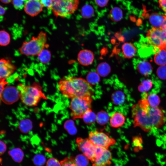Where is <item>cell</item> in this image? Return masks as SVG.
<instances>
[{"label":"cell","instance_id":"6da1fadb","mask_svg":"<svg viewBox=\"0 0 166 166\" xmlns=\"http://www.w3.org/2000/svg\"><path fill=\"white\" fill-rule=\"evenodd\" d=\"M131 113L134 126L139 127L145 132L161 128L166 121L163 110L160 107H151L146 98L142 99L134 105Z\"/></svg>","mask_w":166,"mask_h":166},{"label":"cell","instance_id":"7a4b0ae2","mask_svg":"<svg viewBox=\"0 0 166 166\" xmlns=\"http://www.w3.org/2000/svg\"><path fill=\"white\" fill-rule=\"evenodd\" d=\"M58 87L63 96L71 99L91 97L93 93L91 84L80 77H65L58 82Z\"/></svg>","mask_w":166,"mask_h":166},{"label":"cell","instance_id":"3957f363","mask_svg":"<svg viewBox=\"0 0 166 166\" xmlns=\"http://www.w3.org/2000/svg\"><path fill=\"white\" fill-rule=\"evenodd\" d=\"M17 88L22 102L27 106H36L42 99H47L42 92L41 87L37 82L30 85L20 84Z\"/></svg>","mask_w":166,"mask_h":166},{"label":"cell","instance_id":"277c9868","mask_svg":"<svg viewBox=\"0 0 166 166\" xmlns=\"http://www.w3.org/2000/svg\"><path fill=\"white\" fill-rule=\"evenodd\" d=\"M47 41L46 34L41 31L36 37H33L29 41L23 42L19 51L26 56H38L47 46Z\"/></svg>","mask_w":166,"mask_h":166},{"label":"cell","instance_id":"5b68a950","mask_svg":"<svg viewBox=\"0 0 166 166\" xmlns=\"http://www.w3.org/2000/svg\"><path fill=\"white\" fill-rule=\"evenodd\" d=\"M79 3V0H53L51 9L55 16L66 18L75 12Z\"/></svg>","mask_w":166,"mask_h":166},{"label":"cell","instance_id":"8992f818","mask_svg":"<svg viewBox=\"0 0 166 166\" xmlns=\"http://www.w3.org/2000/svg\"><path fill=\"white\" fill-rule=\"evenodd\" d=\"M91 97H75L71 99L69 105L71 115L73 119L83 118L84 115L92 110Z\"/></svg>","mask_w":166,"mask_h":166},{"label":"cell","instance_id":"52a82bcc","mask_svg":"<svg viewBox=\"0 0 166 166\" xmlns=\"http://www.w3.org/2000/svg\"><path fill=\"white\" fill-rule=\"evenodd\" d=\"M148 42L160 49L166 50V30L152 27L147 31Z\"/></svg>","mask_w":166,"mask_h":166},{"label":"cell","instance_id":"ba28073f","mask_svg":"<svg viewBox=\"0 0 166 166\" xmlns=\"http://www.w3.org/2000/svg\"><path fill=\"white\" fill-rule=\"evenodd\" d=\"M88 138L96 147L108 149L109 147L114 144L116 141L105 133L97 131H92L89 134Z\"/></svg>","mask_w":166,"mask_h":166},{"label":"cell","instance_id":"9c48e42d","mask_svg":"<svg viewBox=\"0 0 166 166\" xmlns=\"http://www.w3.org/2000/svg\"><path fill=\"white\" fill-rule=\"evenodd\" d=\"M76 142L80 150L93 163L95 159L96 146L88 138L78 137Z\"/></svg>","mask_w":166,"mask_h":166},{"label":"cell","instance_id":"30bf717a","mask_svg":"<svg viewBox=\"0 0 166 166\" xmlns=\"http://www.w3.org/2000/svg\"><path fill=\"white\" fill-rule=\"evenodd\" d=\"M20 97V93L17 88L11 86L5 87L1 95V100L8 105L17 101Z\"/></svg>","mask_w":166,"mask_h":166},{"label":"cell","instance_id":"8fae6325","mask_svg":"<svg viewBox=\"0 0 166 166\" xmlns=\"http://www.w3.org/2000/svg\"><path fill=\"white\" fill-rule=\"evenodd\" d=\"M43 7L40 0H27L24 9L27 14L30 16L34 17L42 11Z\"/></svg>","mask_w":166,"mask_h":166},{"label":"cell","instance_id":"7c38bea8","mask_svg":"<svg viewBox=\"0 0 166 166\" xmlns=\"http://www.w3.org/2000/svg\"><path fill=\"white\" fill-rule=\"evenodd\" d=\"M15 66L9 61L0 60V78L5 79L12 74L16 70Z\"/></svg>","mask_w":166,"mask_h":166},{"label":"cell","instance_id":"4fadbf2b","mask_svg":"<svg viewBox=\"0 0 166 166\" xmlns=\"http://www.w3.org/2000/svg\"><path fill=\"white\" fill-rule=\"evenodd\" d=\"M94 59V55L92 51L86 49L81 50L78 54L77 60L79 63L84 66L91 65Z\"/></svg>","mask_w":166,"mask_h":166},{"label":"cell","instance_id":"5bb4252c","mask_svg":"<svg viewBox=\"0 0 166 166\" xmlns=\"http://www.w3.org/2000/svg\"><path fill=\"white\" fill-rule=\"evenodd\" d=\"M112 155L108 149H105L103 154L96 158L93 166H108L111 163Z\"/></svg>","mask_w":166,"mask_h":166},{"label":"cell","instance_id":"9a60e30c","mask_svg":"<svg viewBox=\"0 0 166 166\" xmlns=\"http://www.w3.org/2000/svg\"><path fill=\"white\" fill-rule=\"evenodd\" d=\"M149 22L153 27L160 28L166 19V15L156 13L151 14L148 17Z\"/></svg>","mask_w":166,"mask_h":166},{"label":"cell","instance_id":"2e32d148","mask_svg":"<svg viewBox=\"0 0 166 166\" xmlns=\"http://www.w3.org/2000/svg\"><path fill=\"white\" fill-rule=\"evenodd\" d=\"M125 119V117L122 113H115L110 118V123L112 127L118 128L124 124Z\"/></svg>","mask_w":166,"mask_h":166},{"label":"cell","instance_id":"e0dca14e","mask_svg":"<svg viewBox=\"0 0 166 166\" xmlns=\"http://www.w3.org/2000/svg\"><path fill=\"white\" fill-rule=\"evenodd\" d=\"M137 69L140 73L145 76L151 74L152 71L151 64L145 61H140L137 65Z\"/></svg>","mask_w":166,"mask_h":166},{"label":"cell","instance_id":"ac0fdd59","mask_svg":"<svg viewBox=\"0 0 166 166\" xmlns=\"http://www.w3.org/2000/svg\"><path fill=\"white\" fill-rule=\"evenodd\" d=\"M122 49L124 57L127 58L133 57L135 54L136 49L132 43L126 42L122 45Z\"/></svg>","mask_w":166,"mask_h":166},{"label":"cell","instance_id":"d6986e66","mask_svg":"<svg viewBox=\"0 0 166 166\" xmlns=\"http://www.w3.org/2000/svg\"><path fill=\"white\" fill-rule=\"evenodd\" d=\"M154 59L155 62L159 65L166 64V50L160 49L155 54Z\"/></svg>","mask_w":166,"mask_h":166},{"label":"cell","instance_id":"ffe728a7","mask_svg":"<svg viewBox=\"0 0 166 166\" xmlns=\"http://www.w3.org/2000/svg\"><path fill=\"white\" fill-rule=\"evenodd\" d=\"M123 16L122 10L117 7H113L109 12V18L112 21L114 22L120 21L122 18Z\"/></svg>","mask_w":166,"mask_h":166},{"label":"cell","instance_id":"44dd1931","mask_svg":"<svg viewBox=\"0 0 166 166\" xmlns=\"http://www.w3.org/2000/svg\"><path fill=\"white\" fill-rule=\"evenodd\" d=\"M111 68L109 65L106 62H102L97 67V73L100 76L104 77L110 73Z\"/></svg>","mask_w":166,"mask_h":166},{"label":"cell","instance_id":"7402d4cb","mask_svg":"<svg viewBox=\"0 0 166 166\" xmlns=\"http://www.w3.org/2000/svg\"><path fill=\"white\" fill-rule=\"evenodd\" d=\"M94 13L93 8L89 4L84 5L81 9V14L84 18H90L92 17Z\"/></svg>","mask_w":166,"mask_h":166},{"label":"cell","instance_id":"603a6c76","mask_svg":"<svg viewBox=\"0 0 166 166\" xmlns=\"http://www.w3.org/2000/svg\"><path fill=\"white\" fill-rule=\"evenodd\" d=\"M147 98L146 99L151 107L153 108L158 107L160 101L157 95L155 93H152L148 95Z\"/></svg>","mask_w":166,"mask_h":166},{"label":"cell","instance_id":"cb8c5ba5","mask_svg":"<svg viewBox=\"0 0 166 166\" xmlns=\"http://www.w3.org/2000/svg\"><path fill=\"white\" fill-rule=\"evenodd\" d=\"M39 61L43 64H47L50 61L51 54L49 50L44 49L38 55Z\"/></svg>","mask_w":166,"mask_h":166},{"label":"cell","instance_id":"d4e9b609","mask_svg":"<svg viewBox=\"0 0 166 166\" xmlns=\"http://www.w3.org/2000/svg\"><path fill=\"white\" fill-rule=\"evenodd\" d=\"M152 85V82L151 80H143L138 86V90L140 92L146 93L151 89Z\"/></svg>","mask_w":166,"mask_h":166},{"label":"cell","instance_id":"484cf974","mask_svg":"<svg viewBox=\"0 0 166 166\" xmlns=\"http://www.w3.org/2000/svg\"><path fill=\"white\" fill-rule=\"evenodd\" d=\"M82 119L85 124L90 125L94 123L96 120V115L91 110L87 112Z\"/></svg>","mask_w":166,"mask_h":166},{"label":"cell","instance_id":"4316f807","mask_svg":"<svg viewBox=\"0 0 166 166\" xmlns=\"http://www.w3.org/2000/svg\"><path fill=\"white\" fill-rule=\"evenodd\" d=\"M74 159L77 166H87L88 164L89 159L83 154L77 155Z\"/></svg>","mask_w":166,"mask_h":166},{"label":"cell","instance_id":"83f0119b","mask_svg":"<svg viewBox=\"0 0 166 166\" xmlns=\"http://www.w3.org/2000/svg\"><path fill=\"white\" fill-rule=\"evenodd\" d=\"M124 100V94L121 91H117L113 95L112 100L115 104L121 105L123 102Z\"/></svg>","mask_w":166,"mask_h":166},{"label":"cell","instance_id":"f1b7e54d","mask_svg":"<svg viewBox=\"0 0 166 166\" xmlns=\"http://www.w3.org/2000/svg\"><path fill=\"white\" fill-rule=\"evenodd\" d=\"M87 81L90 84L94 85L98 83L100 80L98 74L95 72H89L87 76Z\"/></svg>","mask_w":166,"mask_h":166},{"label":"cell","instance_id":"f546056e","mask_svg":"<svg viewBox=\"0 0 166 166\" xmlns=\"http://www.w3.org/2000/svg\"><path fill=\"white\" fill-rule=\"evenodd\" d=\"M10 42V37L9 34L4 30L0 31V45L6 46Z\"/></svg>","mask_w":166,"mask_h":166},{"label":"cell","instance_id":"4dcf8cb0","mask_svg":"<svg viewBox=\"0 0 166 166\" xmlns=\"http://www.w3.org/2000/svg\"><path fill=\"white\" fill-rule=\"evenodd\" d=\"M109 117L107 113L104 111L99 112L96 116V120L100 124H105L108 121Z\"/></svg>","mask_w":166,"mask_h":166},{"label":"cell","instance_id":"1f68e13d","mask_svg":"<svg viewBox=\"0 0 166 166\" xmlns=\"http://www.w3.org/2000/svg\"><path fill=\"white\" fill-rule=\"evenodd\" d=\"M156 74L160 79H166V65H163L159 67L157 69Z\"/></svg>","mask_w":166,"mask_h":166},{"label":"cell","instance_id":"d6a6232c","mask_svg":"<svg viewBox=\"0 0 166 166\" xmlns=\"http://www.w3.org/2000/svg\"><path fill=\"white\" fill-rule=\"evenodd\" d=\"M61 166H77L74 159L71 157L66 158L60 162Z\"/></svg>","mask_w":166,"mask_h":166},{"label":"cell","instance_id":"836d02e7","mask_svg":"<svg viewBox=\"0 0 166 166\" xmlns=\"http://www.w3.org/2000/svg\"><path fill=\"white\" fill-rule=\"evenodd\" d=\"M26 0H12V3L14 7L16 9L21 10L25 6Z\"/></svg>","mask_w":166,"mask_h":166},{"label":"cell","instance_id":"e575fe53","mask_svg":"<svg viewBox=\"0 0 166 166\" xmlns=\"http://www.w3.org/2000/svg\"><path fill=\"white\" fill-rule=\"evenodd\" d=\"M45 159L44 156L41 155H38L34 159V161L37 166H41L45 163Z\"/></svg>","mask_w":166,"mask_h":166},{"label":"cell","instance_id":"d590c367","mask_svg":"<svg viewBox=\"0 0 166 166\" xmlns=\"http://www.w3.org/2000/svg\"><path fill=\"white\" fill-rule=\"evenodd\" d=\"M28 127V121L26 120H23L20 123L19 128L20 130L24 132H26L29 130Z\"/></svg>","mask_w":166,"mask_h":166},{"label":"cell","instance_id":"8d00e7d4","mask_svg":"<svg viewBox=\"0 0 166 166\" xmlns=\"http://www.w3.org/2000/svg\"><path fill=\"white\" fill-rule=\"evenodd\" d=\"M46 166H61V164L57 159L52 158L48 160Z\"/></svg>","mask_w":166,"mask_h":166},{"label":"cell","instance_id":"74e56055","mask_svg":"<svg viewBox=\"0 0 166 166\" xmlns=\"http://www.w3.org/2000/svg\"><path fill=\"white\" fill-rule=\"evenodd\" d=\"M133 143L134 145L137 147H141L142 140L141 137L136 136L133 139Z\"/></svg>","mask_w":166,"mask_h":166},{"label":"cell","instance_id":"f35d334b","mask_svg":"<svg viewBox=\"0 0 166 166\" xmlns=\"http://www.w3.org/2000/svg\"><path fill=\"white\" fill-rule=\"evenodd\" d=\"M44 7L51 9L53 0H40Z\"/></svg>","mask_w":166,"mask_h":166},{"label":"cell","instance_id":"ab89813d","mask_svg":"<svg viewBox=\"0 0 166 166\" xmlns=\"http://www.w3.org/2000/svg\"><path fill=\"white\" fill-rule=\"evenodd\" d=\"M109 0H95L96 4L99 7L105 6L108 4Z\"/></svg>","mask_w":166,"mask_h":166},{"label":"cell","instance_id":"60d3db41","mask_svg":"<svg viewBox=\"0 0 166 166\" xmlns=\"http://www.w3.org/2000/svg\"><path fill=\"white\" fill-rule=\"evenodd\" d=\"M6 149V145L2 141L0 140V156L2 155Z\"/></svg>","mask_w":166,"mask_h":166},{"label":"cell","instance_id":"b9f144b4","mask_svg":"<svg viewBox=\"0 0 166 166\" xmlns=\"http://www.w3.org/2000/svg\"><path fill=\"white\" fill-rule=\"evenodd\" d=\"M160 7L165 13H166V0H159Z\"/></svg>","mask_w":166,"mask_h":166},{"label":"cell","instance_id":"7bdbcfd3","mask_svg":"<svg viewBox=\"0 0 166 166\" xmlns=\"http://www.w3.org/2000/svg\"><path fill=\"white\" fill-rule=\"evenodd\" d=\"M5 9L0 5V17L3 16L5 13Z\"/></svg>","mask_w":166,"mask_h":166},{"label":"cell","instance_id":"ee69618b","mask_svg":"<svg viewBox=\"0 0 166 166\" xmlns=\"http://www.w3.org/2000/svg\"><path fill=\"white\" fill-rule=\"evenodd\" d=\"M160 28L163 30H166V19Z\"/></svg>","mask_w":166,"mask_h":166},{"label":"cell","instance_id":"f6af8a7d","mask_svg":"<svg viewBox=\"0 0 166 166\" xmlns=\"http://www.w3.org/2000/svg\"><path fill=\"white\" fill-rule=\"evenodd\" d=\"M2 2L5 4L10 3L12 0H0Z\"/></svg>","mask_w":166,"mask_h":166},{"label":"cell","instance_id":"bcb514c9","mask_svg":"<svg viewBox=\"0 0 166 166\" xmlns=\"http://www.w3.org/2000/svg\"><path fill=\"white\" fill-rule=\"evenodd\" d=\"M1 96H0V103H1Z\"/></svg>","mask_w":166,"mask_h":166},{"label":"cell","instance_id":"7dc6e473","mask_svg":"<svg viewBox=\"0 0 166 166\" xmlns=\"http://www.w3.org/2000/svg\"><path fill=\"white\" fill-rule=\"evenodd\" d=\"M114 166H120L118 165H115Z\"/></svg>","mask_w":166,"mask_h":166}]
</instances>
